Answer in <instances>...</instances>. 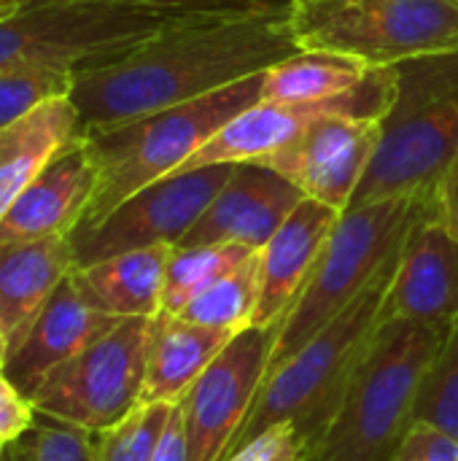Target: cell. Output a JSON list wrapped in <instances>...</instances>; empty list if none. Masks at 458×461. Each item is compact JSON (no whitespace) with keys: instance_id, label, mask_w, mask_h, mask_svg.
<instances>
[{"instance_id":"6da1fadb","label":"cell","mask_w":458,"mask_h":461,"mask_svg":"<svg viewBox=\"0 0 458 461\" xmlns=\"http://www.w3.org/2000/svg\"><path fill=\"white\" fill-rule=\"evenodd\" d=\"M289 0L165 30L132 51L76 70L70 100L81 135L200 100L297 54Z\"/></svg>"},{"instance_id":"7a4b0ae2","label":"cell","mask_w":458,"mask_h":461,"mask_svg":"<svg viewBox=\"0 0 458 461\" xmlns=\"http://www.w3.org/2000/svg\"><path fill=\"white\" fill-rule=\"evenodd\" d=\"M232 14L243 11L138 0H0V73L103 65L165 30Z\"/></svg>"},{"instance_id":"3957f363","label":"cell","mask_w":458,"mask_h":461,"mask_svg":"<svg viewBox=\"0 0 458 461\" xmlns=\"http://www.w3.org/2000/svg\"><path fill=\"white\" fill-rule=\"evenodd\" d=\"M400 254H394L381 267L370 286L343 313H337L289 362L265 378L251 413L246 416L221 461L238 454L275 424H294L310 456V451L324 438L335 411L340 408V400L367 343L386 319V300L394 284Z\"/></svg>"},{"instance_id":"277c9868","label":"cell","mask_w":458,"mask_h":461,"mask_svg":"<svg viewBox=\"0 0 458 461\" xmlns=\"http://www.w3.org/2000/svg\"><path fill=\"white\" fill-rule=\"evenodd\" d=\"M445 327L386 316L367 343L308 461H389L413 427L424 375Z\"/></svg>"},{"instance_id":"5b68a950","label":"cell","mask_w":458,"mask_h":461,"mask_svg":"<svg viewBox=\"0 0 458 461\" xmlns=\"http://www.w3.org/2000/svg\"><path fill=\"white\" fill-rule=\"evenodd\" d=\"M262 76L256 73L200 100L84 135L97 170V186L76 230L103 221L127 197L175 173L227 122L262 100Z\"/></svg>"},{"instance_id":"8992f818","label":"cell","mask_w":458,"mask_h":461,"mask_svg":"<svg viewBox=\"0 0 458 461\" xmlns=\"http://www.w3.org/2000/svg\"><path fill=\"white\" fill-rule=\"evenodd\" d=\"M427 194L429 189L389 197L362 208H348L340 216L300 297L278 327L267 375L289 362L337 313H343L370 286L381 267L402 251L427 205Z\"/></svg>"},{"instance_id":"52a82bcc","label":"cell","mask_w":458,"mask_h":461,"mask_svg":"<svg viewBox=\"0 0 458 461\" xmlns=\"http://www.w3.org/2000/svg\"><path fill=\"white\" fill-rule=\"evenodd\" d=\"M458 154V54L400 65V97L348 208L418 194Z\"/></svg>"},{"instance_id":"ba28073f","label":"cell","mask_w":458,"mask_h":461,"mask_svg":"<svg viewBox=\"0 0 458 461\" xmlns=\"http://www.w3.org/2000/svg\"><path fill=\"white\" fill-rule=\"evenodd\" d=\"M289 24L300 51L370 68L458 54V0H289Z\"/></svg>"},{"instance_id":"9c48e42d","label":"cell","mask_w":458,"mask_h":461,"mask_svg":"<svg viewBox=\"0 0 458 461\" xmlns=\"http://www.w3.org/2000/svg\"><path fill=\"white\" fill-rule=\"evenodd\" d=\"M151 319H121L103 338L59 365L30 400L35 413L103 432L143 400Z\"/></svg>"},{"instance_id":"30bf717a","label":"cell","mask_w":458,"mask_h":461,"mask_svg":"<svg viewBox=\"0 0 458 461\" xmlns=\"http://www.w3.org/2000/svg\"><path fill=\"white\" fill-rule=\"evenodd\" d=\"M235 165L238 162H224L189 173H170L127 197L103 221L76 230L70 235L76 267L135 249L178 246L229 181Z\"/></svg>"},{"instance_id":"8fae6325","label":"cell","mask_w":458,"mask_h":461,"mask_svg":"<svg viewBox=\"0 0 458 461\" xmlns=\"http://www.w3.org/2000/svg\"><path fill=\"white\" fill-rule=\"evenodd\" d=\"M400 97V68H375L373 76L356 89L319 100V103H275L259 100L227 122L197 154H192L175 173H189L208 165L251 162L278 151L310 124L327 116L389 119Z\"/></svg>"},{"instance_id":"7c38bea8","label":"cell","mask_w":458,"mask_h":461,"mask_svg":"<svg viewBox=\"0 0 458 461\" xmlns=\"http://www.w3.org/2000/svg\"><path fill=\"white\" fill-rule=\"evenodd\" d=\"M278 327H246L178 402L186 461H221L265 384Z\"/></svg>"},{"instance_id":"4fadbf2b","label":"cell","mask_w":458,"mask_h":461,"mask_svg":"<svg viewBox=\"0 0 458 461\" xmlns=\"http://www.w3.org/2000/svg\"><path fill=\"white\" fill-rule=\"evenodd\" d=\"M386 119L327 116L273 154L251 159L281 173L305 197L346 213L381 140Z\"/></svg>"},{"instance_id":"5bb4252c","label":"cell","mask_w":458,"mask_h":461,"mask_svg":"<svg viewBox=\"0 0 458 461\" xmlns=\"http://www.w3.org/2000/svg\"><path fill=\"white\" fill-rule=\"evenodd\" d=\"M302 200L305 194L281 173L256 162H238L178 246L238 243L259 251Z\"/></svg>"},{"instance_id":"9a60e30c","label":"cell","mask_w":458,"mask_h":461,"mask_svg":"<svg viewBox=\"0 0 458 461\" xmlns=\"http://www.w3.org/2000/svg\"><path fill=\"white\" fill-rule=\"evenodd\" d=\"M94 186L97 170L86 138L78 135L8 205L0 219V246L70 238L94 197Z\"/></svg>"},{"instance_id":"2e32d148","label":"cell","mask_w":458,"mask_h":461,"mask_svg":"<svg viewBox=\"0 0 458 461\" xmlns=\"http://www.w3.org/2000/svg\"><path fill=\"white\" fill-rule=\"evenodd\" d=\"M119 321L121 319L108 316L86 303L70 270L24 335V340L5 357L3 373L27 400H32L43 381L59 365L73 359Z\"/></svg>"},{"instance_id":"e0dca14e","label":"cell","mask_w":458,"mask_h":461,"mask_svg":"<svg viewBox=\"0 0 458 461\" xmlns=\"http://www.w3.org/2000/svg\"><path fill=\"white\" fill-rule=\"evenodd\" d=\"M386 316L448 327L458 319V240L427 205L400 254Z\"/></svg>"},{"instance_id":"ac0fdd59","label":"cell","mask_w":458,"mask_h":461,"mask_svg":"<svg viewBox=\"0 0 458 461\" xmlns=\"http://www.w3.org/2000/svg\"><path fill=\"white\" fill-rule=\"evenodd\" d=\"M340 216L343 213L332 205L305 197L265 249H259V303L251 327H273L283 321Z\"/></svg>"},{"instance_id":"d6986e66","label":"cell","mask_w":458,"mask_h":461,"mask_svg":"<svg viewBox=\"0 0 458 461\" xmlns=\"http://www.w3.org/2000/svg\"><path fill=\"white\" fill-rule=\"evenodd\" d=\"M76 267L70 238L0 246V319L8 354L24 340L57 286Z\"/></svg>"},{"instance_id":"ffe728a7","label":"cell","mask_w":458,"mask_h":461,"mask_svg":"<svg viewBox=\"0 0 458 461\" xmlns=\"http://www.w3.org/2000/svg\"><path fill=\"white\" fill-rule=\"evenodd\" d=\"M238 332L186 321L173 313L151 319L146 384L140 402L178 405L205 367L224 351Z\"/></svg>"},{"instance_id":"44dd1931","label":"cell","mask_w":458,"mask_h":461,"mask_svg":"<svg viewBox=\"0 0 458 461\" xmlns=\"http://www.w3.org/2000/svg\"><path fill=\"white\" fill-rule=\"evenodd\" d=\"M175 246H148L124 251L86 267H73V278L86 303L116 319H154L162 311L167 262Z\"/></svg>"},{"instance_id":"7402d4cb","label":"cell","mask_w":458,"mask_h":461,"mask_svg":"<svg viewBox=\"0 0 458 461\" xmlns=\"http://www.w3.org/2000/svg\"><path fill=\"white\" fill-rule=\"evenodd\" d=\"M78 135L81 124L70 95L54 97L0 127V219L22 189Z\"/></svg>"},{"instance_id":"603a6c76","label":"cell","mask_w":458,"mask_h":461,"mask_svg":"<svg viewBox=\"0 0 458 461\" xmlns=\"http://www.w3.org/2000/svg\"><path fill=\"white\" fill-rule=\"evenodd\" d=\"M375 68L332 51H297L262 76V100L319 103L340 97L373 76Z\"/></svg>"},{"instance_id":"cb8c5ba5","label":"cell","mask_w":458,"mask_h":461,"mask_svg":"<svg viewBox=\"0 0 458 461\" xmlns=\"http://www.w3.org/2000/svg\"><path fill=\"white\" fill-rule=\"evenodd\" d=\"M254 249L238 243H211V246H175L165 273L162 311L178 316L197 294L213 286L219 278L243 265Z\"/></svg>"},{"instance_id":"d4e9b609","label":"cell","mask_w":458,"mask_h":461,"mask_svg":"<svg viewBox=\"0 0 458 461\" xmlns=\"http://www.w3.org/2000/svg\"><path fill=\"white\" fill-rule=\"evenodd\" d=\"M259 251L251 254L232 273L219 278L202 294H197L178 316L194 324L240 332L251 327L259 303Z\"/></svg>"},{"instance_id":"484cf974","label":"cell","mask_w":458,"mask_h":461,"mask_svg":"<svg viewBox=\"0 0 458 461\" xmlns=\"http://www.w3.org/2000/svg\"><path fill=\"white\" fill-rule=\"evenodd\" d=\"M413 421L435 427L458 443V319L445 327L443 343L424 375Z\"/></svg>"},{"instance_id":"4316f807","label":"cell","mask_w":458,"mask_h":461,"mask_svg":"<svg viewBox=\"0 0 458 461\" xmlns=\"http://www.w3.org/2000/svg\"><path fill=\"white\" fill-rule=\"evenodd\" d=\"M175 405L140 402L119 424L94 432L97 461H154Z\"/></svg>"},{"instance_id":"83f0119b","label":"cell","mask_w":458,"mask_h":461,"mask_svg":"<svg viewBox=\"0 0 458 461\" xmlns=\"http://www.w3.org/2000/svg\"><path fill=\"white\" fill-rule=\"evenodd\" d=\"M73 78L76 70L62 65H27L0 73V127L13 124L54 97L70 95Z\"/></svg>"},{"instance_id":"f1b7e54d","label":"cell","mask_w":458,"mask_h":461,"mask_svg":"<svg viewBox=\"0 0 458 461\" xmlns=\"http://www.w3.org/2000/svg\"><path fill=\"white\" fill-rule=\"evenodd\" d=\"M11 461H97L94 432L35 413L30 429L8 448Z\"/></svg>"},{"instance_id":"f546056e","label":"cell","mask_w":458,"mask_h":461,"mask_svg":"<svg viewBox=\"0 0 458 461\" xmlns=\"http://www.w3.org/2000/svg\"><path fill=\"white\" fill-rule=\"evenodd\" d=\"M227 461H308V448L294 424H275Z\"/></svg>"},{"instance_id":"4dcf8cb0","label":"cell","mask_w":458,"mask_h":461,"mask_svg":"<svg viewBox=\"0 0 458 461\" xmlns=\"http://www.w3.org/2000/svg\"><path fill=\"white\" fill-rule=\"evenodd\" d=\"M389 461H458V443L435 427L413 421Z\"/></svg>"},{"instance_id":"1f68e13d","label":"cell","mask_w":458,"mask_h":461,"mask_svg":"<svg viewBox=\"0 0 458 461\" xmlns=\"http://www.w3.org/2000/svg\"><path fill=\"white\" fill-rule=\"evenodd\" d=\"M429 211L448 230V235L458 240V154L429 189Z\"/></svg>"},{"instance_id":"d6a6232c","label":"cell","mask_w":458,"mask_h":461,"mask_svg":"<svg viewBox=\"0 0 458 461\" xmlns=\"http://www.w3.org/2000/svg\"><path fill=\"white\" fill-rule=\"evenodd\" d=\"M154 461H186V435H184V421H181L178 405L170 413V421L165 427V435L159 440Z\"/></svg>"},{"instance_id":"836d02e7","label":"cell","mask_w":458,"mask_h":461,"mask_svg":"<svg viewBox=\"0 0 458 461\" xmlns=\"http://www.w3.org/2000/svg\"><path fill=\"white\" fill-rule=\"evenodd\" d=\"M138 3H157V5H213L229 11H251L265 5L267 0H138Z\"/></svg>"},{"instance_id":"e575fe53","label":"cell","mask_w":458,"mask_h":461,"mask_svg":"<svg viewBox=\"0 0 458 461\" xmlns=\"http://www.w3.org/2000/svg\"><path fill=\"white\" fill-rule=\"evenodd\" d=\"M8 357V340H5V330H3V319H0V367L5 365Z\"/></svg>"},{"instance_id":"d590c367","label":"cell","mask_w":458,"mask_h":461,"mask_svg":"<svg viewBox=\"0 0 458 461\" xmlns=\"http://www.w3.org/2000/svg\"><path fill=\"white\" fill-rule=\"evenodd\" d=\"M0 461H11V456H8V451H3V454H0Z\"/></svg>"},{"instance_id":"8d00e7d4","label":"cell","mask_w":458,"mask_h":461,"mask_svg":"<svg viewBox=\"0 0 458 461\" xmlns=\"http://www.w3.org/2000/svg\"><path fill=\"white\" fill-rule=\"evenodd\" d=\"M0 454H3V451H0Z\"/></svg>"}]
</instances>
